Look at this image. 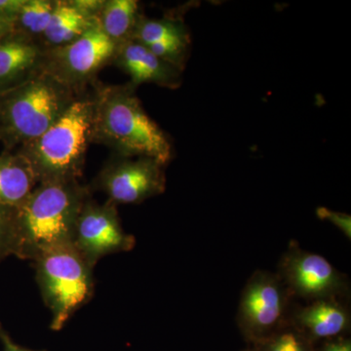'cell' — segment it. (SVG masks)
<instances>
[{
  "label": "cell",
  "instance_id": "d4e9b609",
  "mask_svg": "<svg viewBox=\"0 0 351 351\" xmlns=\"http://www.w3.org/2000/svg\"><path fill=\"white\" fill-rule=\"evenodd\" d=\"M323 351H351V343L348 339H339L328 343Z\"/></svg>",
  "mask_w": 351,
  "mask_h": 351
},
{
  "label": "cell",
  "instance_id": "cb8c5ba5",
  "mask_svg": "<svg viewBox=\"0 0 351 351\" xmlns=\"http://www.w3.org/2000/svg\"><path fill=\"white\" fill-rule=\"evenodd\" d=\"M0 341H1L2 346H3V351H34L17 345L12 338L9 336L8 332L2 326L1 323H0Z\"/></svg>",
  "mask_w": 351,
  "mask_h": 351
},
{
  "label": "cell",
  "instance_id": "277c9868",
  "mask_svg": "<svg viewBox=\"0 0 351 351\" xmlns=\"http://www.w3.org/2000/svg\"><path fill=\"white\" fill-rule=\"evenodd\" d=\"M94 99L78 97L40 137L21 147L39 182L80 181L91 143Z\"/></svg>",
  "mask_w": 351,
  "mask_h": 351
},
{
  "label": "cell",
  "instance_id": "ac0fdd59",
  "mask_svg": "<svg viewBox=\"0 0 351 351\" xmlns=\"http://www.w3.org/2000/svg\"><path fill=\"white\" fill-rule=\"evenodd\" d=\"M55 2L51 0H25L15 22V31L34 40H41L49 24Z\"/></svg>",
  "mask_w": 351,
  "mask_h": 351
},
{
  "label": "cell",
  "instance_id": "52a82bcc",
  "mask_svg": "<svg viewBox=\"0 0 351 351\" xmlns=\"http://www.w3.org/2000/svg\"><path fill=\"white\" fill-rule=\"evenodd\" d=\"M162 163L149 157L115 154L95 178L93 188L113 204H138L165 191Z\"/></svg>",
  "mask_w": 351,
  "mask_h": 351
},
{
  "label": "cell",
  "instance_id": "d6986e66",
  "mask_svg": "<svg viewBox=\"0 0 351 351\" xmlns=\"http://www.w3.org/2000/svg\"><path fill=\"white\" fill-rule=\"evenodd\" d=\"M12 253V210L0 208V262Z\"/></svg>",
  "mask_w": 351,
  "mask_h": 351
},
{
  "label": "cell",
  "instance_id": "484cf974",
  "mask_svg": "<svg viewBox=\"0 0 351 351\" xmlns=\"http://www.w3.org/2000/svg\"><path fill=\"white\" fill-rule=\"evenodd\" d=\"M14 32H15V24L12 21L7 19L0 14V39L13 34Z\"/></svg>",
  "mask_w": 351,
  "mask_h": 351
},
{
  "label": "cell",
  "instance_id": "8fae6325",
  "mask_svg": "<svg viewBox=\"0 0 351 351\" xmlns=\"http://www.w3.org/2000/svg\"><path fill=\"white\" fill-rule=\"evenodd\" d=\"M284 297L276 280L261 276L254 279L245 291L240 317L252 334H263L276 326L282 315Z\"/></svg>",
  "mask_w": 351,
  "mask_h": 351
},
{
  "label": "cell",
  "instance_id": "6da1fadb",
  "mask_svg": "<svg viewBox=\"0 0 351 351\" xmlns=\"http://www.w3.org/2000/svg\"><path fill=\"white\" fill-rule=\"evenodd\" d=\"M89 195L80 181L39 182L12 210V256L34 262L73 243L78 215Z\"/></svg>",
  "mask_w": 351,
  "mask_h": 351
},
{
  "label": "cell",
  "instance_id": "9c48e42d",
  "mask_svg": "<svg viewBox=\"0 0 351 351\" xmlns=\"http://www.w3.org/2000/svg\"><path fill=\"white\" fill-rule=\"evenodd\" d=\"M112 63L130 76V84L135 88L152 83L174 90L182 84L181 69L163 61L135 39L117 45Z\"/></svg>",
  "mask_w": 351,
  "mask_h": 351
},
{
  "label": "cell",
  "instance_id": "9a60e30c",
  "mask_svg": "<svg viewBox=\"0 0 351 351\" xmlns=\"http://www.w3.org/2000/svg\"><path fill=\"white\" fill-rule=\"evenodd\" d=\"M142 14L136 0H105L98 17V24L108 38L117 45L133 38Z\"/></svg>",
  "mask_w": 351,
  "mask_h": 351
},
{
  "label": "cell",
  "instance_id": "7c38bea8",
  "mask_svg": "<svg viewBox=\"0 0 351 351\" xmlns=\"http://www.w3.org/2000/svg\"><path fill=\"white\" fill-rule=\"evenodd\" d=\"M285 274L289 283L302 297H327L341 286L337 270L326 258L317 254H294L285 263Z\"/></svg>",
  "mask_w": 351,
  "mask_h": 351
},
{
  "label": "cell",
  "instance_id": "7a4b0ae2",
  "mask_svg": "<svg viewBox=\"0 0 351 351\" xmlns=\"http://www.w3.org/2000/svg\"><path fill=\"white\" fill-rule=\"evenodd\" d=\"M135 89L130 83L97 89L91 143L107 145L117 156L149 157L166 166L173 158L172 143L145 112Z\"/></svg>",
  "mask_w": 351,
  "mask_h": 351
},
{
  "label": "cell",
  "instance_id": "7402d4cb",
  "mask_svg": "<svg viewBox=\"0 0 351 351\" xmlns=\"http://www.w3.org/2000/svg\"><path fill=\"white\" fill-rule=\"evenodd\" d=\"M71 1L78 10L95 20H98L99 14L105 2L103 0H71Z\"/></svg>",
  "mask_w": 351,
  "mask_h": 351
},
{
  "label": "cell",
  "instance_id": "30bf717a",
  "mask_svg": "<svg viewBox=\"0 0 351 351\" xmlns=\"http://www.w3.org/2000/svg\"><path fill=\"white\" fill-rule=\"evenodd\" d=\"M45 51L40 43L19 32L0 39V93L41 71Z\"/></svg>",
  "mask_w": 351,
  "mask_h": 351
},
{
  "label": "cell",
  "instance_id": "2e32d148",
  "mask_svg": "<svg viewBox=\"0 0 351 351\" xmlns=\"http://www.w3.org/2000/svg\"><path fill=\"white\" fill-rule=\"evenodd\" d=\"M300 323L316 338H331L343 331L348 324L345 309L332 301L314 302L298 316Z\"/></svg>",
  "mask_w": 351,
  "mask_h": 351
},
{
  "label": "cell",
  "instance_id": "44dd1931",
  "mask_svg": "<svg viewBox=\"0 0 351 351\" xmlns=\"http://www.w3.org/2000/svg\"><path fill=\"white\" fill-rule=\"evenodd\" d=\"M267 351H307L301 339L293 332H284L269 343Z\"/></svg>",
  "mask_w": 351,
  "mask_h": 351
},
{
  "label": "cell",
  "instance_id": "4fadbf2b",
  "mask_svg": "<svg viewBox=\"0 0 351 351\" xmlns=\"http://www.w3.org/2000/svg\"><path fill=\"white\" fill-rule=\"evenodd\" d=\"M38 184L36 173L22 154L0 156V208L20 206Z\"/></svg>",
  "mask_w": 351,
  "mask_h": 351
},
{
  "label": "cell",
  "instance_id": "e0dca14e",
  "mask_svg": "<svg viewBox=\"0 0 351 351\" xmlns=\"http://www.w3.org/2000/svg\"><path fill=\"white\" fill-rule=\"evenodd\" d=\"M147 46L157 43L191 44L188 27L176 18L149 19L142 15L134 32L133 38Z\"/></svg>",
  "mask_w": 351,
  "mask_h": 351
},
{
  "label": "cell",
  "instance_id": "ffe728a7",
  "mask_svg": "<svg viewBox=\"0 0 351 351\" xmlns=\"http://www.w3.org/2000/svg\"><path fill=\"white\" fill-rule=\"evenodd\" d=\"M318 218L326 219L345 233L348 239H351V217L348 214L332 211L328 208L321 207L316 210Z\"/></svg>",
  "mask_w": 351,
  "mask_h": 351
},
{
  "label": "cell",
  "instance_id": "8992f818",
  "mask_svg": "<svg viewBox=\"0 0 351 351\" xmlns=\"http://www.w3.org/2000/svg\"><path fill=\"white\" fill-rule=\"evenodd\" d=\"M117 44L99 24L63 47L46 50L43 69L73 91L91 82L104 66L112 63Z\"/></svg>",
  "mask_w": 351,
  "mask_h": 351
},
{
  "label": "cell",
  "instance_id": "ba28073f",
  "mask_svg": "<svg viewBox=\"0 0 351 351\" xmlns=\"http://www.w3.org/2000/svg\"><path fill=\"white\" fill-rule=\"evenodd\" d=\"M73 244L95 267L106 256L132 250L136 240L122 228L117 205L100 204L89 195L78 215Z\"/></svg>",
  "mask_w": 351,
  "mask_h": 351
},
{
  "label": "cell",
  "instance_id": "5b68a950",
  "mask_svg": "<svg viewBox=\"0 0 351 351\" xmlns=\"http://www.w3.org/2000/svg\"><path fill=\"white\" fill-rule=\"evenodd\" d=\"M36 282L59 331L94 295V267L73 243L53 249L34 261Z\"/></svg>",
  "mask_w": 351,
  "mask_h": 351
},
{
  "label": "cell",
  "instance_id": "603a6c76",
  "mask_svg": "<svg viewBox=\"0 0 351 351\" xmlns=\"http://www.w3.org/2000/svg\"><path fill=\"white\" fill-rule=\"evenodd\" d=\"M25 0H0V14L15 24Z\"/></svg>",
  "mask_w": 351,
  "mask_h": 351
},
{
  "label": "cell",
  "instance_id": "3957f363",
  "mask_svg": "<svg viewBox=\"0 0 351 351\" xmlns=\"http://www.w3.org/2000/svg\"><path fill=\"white\" fill-rule=\"evenodd\" d=\"M80 96L41 69L0 93V138L8 147H24L40 137Z\"/></svg>",
  "mask_w": 351,
  "mask_h": 351
},
{
  "label": "cell",
  "instance_id": "5bb4252c",
  "mask_svg": "<svg viewBox=\"0 0 351 351\" xmlns=\"http://www.w3.org/2000/svg\"><path fill=\"white\" fill-rule=\"evenodd\" d=\"M97 24L98 20L92 19L78 10L71 0L56 1L49 24L41 38V45L45 50L63 47Z\"/></svg>",
  "mask_w": 351,
  "mask_h": 351
}]
</instances>
